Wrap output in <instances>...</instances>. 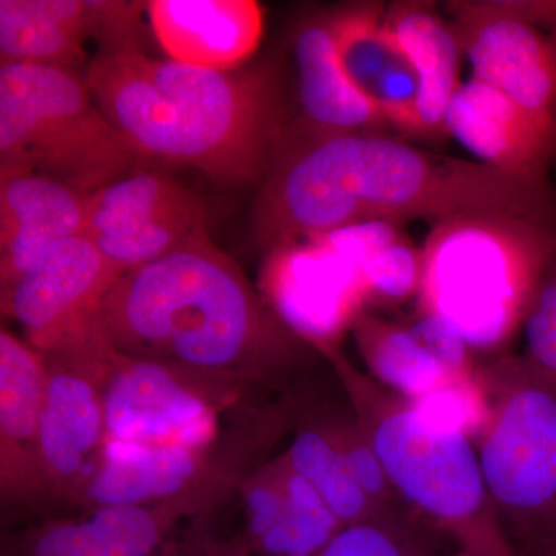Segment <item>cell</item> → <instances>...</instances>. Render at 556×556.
Returning a JSON list of instances; mask_svg holds the SVG:
<instances>
[{
	"label": "cell",
	"mask_w": 556,
	"mask_h": 556,
	"mask_svg": "<svg viewBox=\"0 0 556 556\" xmlns=\"http://www.w3.org/2000/svg\"><path fill=\"white\" fill-rule=\"evenodd\" d=\"M486 490L538 540L556 530V386L530 367L479 450Z\"/></svg>",
	"instance_id": "cell-11"
},
{
	"label": "cell",
	"mask_w": 556,
	"mask_h": 556,
	"mask_svg": "<svg viewBox=\"0 0 556 556\" xmlns=\"http://www.w3.org/2000/svg\"><path fill=\"white\" fill-rule=\"evenodd\" d=\"M367 417L368 442L390 484L448 530L471 556H517L493 517L479 456L468 434L431 426L412 404L376 412L350 393Z\"/></svg>",
	"instance_id": "cell-6"
},
{
	"label": "cell",
	"mask_w": 556,
	"mask_h": 556,
	"mask_svg": "<svg viewBox=\"0 0 556 556\" xmlns=\"http://www.w3.org/2000/svg\"><path fill=\"white\" fill-rule=\"evenodd\" d=\"M327 430L338 444L351 473L364 490L365 495L372 503L386 495L388 486L391 485L390 479H388L386 468L380 463L371 444L365 441L357 430H351L348 427H331Z\"/></svg>",
	"instance_id": "cell-30"
},
{
	"label": "cell",
	"mask_w": 556,
	"mask_h": 556,
	"mask_svg": "<svg viewBox=\"0 0 556 556\" xmlns=\"http://www.w3.org/2000/svg\"><path fill=\"white\" fill-rule=\"evenodd\" d=\"M47 361L9 328L0 329V503L3 529L46 517L40 424Z\"/></svg>",
	"instance_id": "cell-17"
},
{
	"label": "cell",
	"mask_w": 556,
	"mask_h": 556,
	"mask_svg": "<svg viewBox=\"0 0 556 556\" xmlns=\"http://www.w3.org/2000/svg\"><path fill=\"white\" fill-rule=\"evenodd\" d=\"M288 422L283 405L257 407L248 404L232 416L214 444L170 447L105 444L100 466L75 514L109 506L153 503L177 495L211 477L230 457L258 439L281 433Z\"/></svg>",
	"instance_id": "cell-13"
},
{
	"label": "cell",
	"mask_w": 556,
	"mask_h": 556,
	"mask_svg": "<svg viewBox=\"0 0 556 556\" xmlns=\"http://www.w3.org/2000/svg\"><path fill=\"white\" fill-rule=\"evenodd\" d=\"M379 3H354L329 14L332 38L343 72L362 97L404 134L417 137L415 68L383 24Z\"/></svg>",
	"instance_id": "cell-21"
},
{
	"label": "cell",
	"mask_w": 556,
	"mask_h": 556,
	"mask_svg": "<svg viewBox=\"0 0 556 556\" xmlns=\"http://www.w3.org/2000/svg\"><path fill=\"white\" fill-rule=\"evenodd\" d=\"M84 76L146 159L193 167L219 185H262L287 138L283 79L270 64L211 70L121 49L98 54Z\"/></svg>",
	"instance_id": "cell-3"
},
{
	"label": "cell",
	"mask_w": 556,
	"mask_h": 556,
	"mask_svg": "<svg viewBox=\"0 0 556 556\" xmlns=\"http://www.w3.org/2000/svg\"><path fill=\"white\" fill-rule=\"evenodd\" d=\"M102 113L86 76L0 65V174H36L90 195L152 166Z\"/></svg>",
	"instance_id": "cell-5"
},
{
	"label": "cell",
	"mask_w": 556,
	"mask_h": 556,
	"mask_svg": "<svg viewBox=\"0 0 556 556\" xmlns=\"http://www.w3.org/2000/svg\"><path fill=\"white\" fill-rule=\"evenodd\" d=\"M87 197L36 174H0V292L62 241L84 236Z\"/></svg>",
	"instance_id": "cell-20"
},
{
	"label": "cell",
	"mask_w": 556,
	"mask_h": 556,
	"mask_svg": "<svg viewBox=\"0 0 556 556\" xmlns=\"http://www.w3.org/2000/svg\"><path fill=\"white\" fill-rule=\"evenodd\" d=\"M456 556H471V555H468V554H467V552H464V551H463V552H460V554H459V555H456Z\"/></svg>",
	"instance_id": "cell-33"
},
{
	"label": "cell",
	"mask_w": 556,
	"mask_h": 556,
	"mask_svg": "<svg viewBox=\"0 0 556 556\" xmlns=\"http://www.w3.org/2000/svg\"><path fill=\"white\" fill-rule=\"evenodd\" d=\"M448 10L473 78L556 129V2L463 0Z\"/></svg>",
	"instance_id": "cell-9"
},
{
	"label": "cell",
	"mask_w": 556,
	"mask_h": 556,
	"mask_svg": "<svg viewBox=\"0 0 556 556\" xmlns=\"http://www.w3.org/2000/svg\"><path fill=\"white\" fill-rule=\"evenodd\" d=\"M100 343V342H98ZM105 348V346H104ZM249 393L160 362L105 348V444L131 447L214 444Z\"/></svg>",
	"instance_id": "cell-8"
},
{
	"label": "cell",
	"mask_w": 556,
	"mask_h": 556,
	"mask_svg": "<svg viewBox=\"0 0 556 556\" xmlns=\"http://www.w3.org/2000/svg\"><path fill=\"white\" fill-rule=\"evenodd\" d=\"M383 24L407 54L419 83L417 137H447L445 115L463 84V50L455 27L442 20L434 7L424 2L393 3L383 13Z\"/></svg>",
	"instance_id": "cell-24"
},
{
	"label": "cell",
	"mask_w": 556,
	"mask_h": 556,
	"mask_svg": "<svg viewBox=\"0 0 556 556\" xmlns=\"http://www.w3.org/2000/svg\"><path fill=\"white\" fill-rule=\"evenodd\" d=\"M313 239L353 263L364 276L369 295L397 302L420 287L422 252L405 236L402 225L358 223Z\"/></svg>",
	"instance_id": "cell-25"
},
{
	"label": "cell",
	"mask_w": 556,
	"mask_h": 556,
	"mask_svg": "<svg viewBox=\"0 0 556 556\" xmlns=\"http://www.w3.org/2000/svg\"><path fill=\"white\" fill-rule=\"evenodd\" d=\"M302 115L289 129L313 137L371 134L387 126L375 105L350 83L336 50L329 16L299 25L294 36Z\"/></svg>",
	"instance_id": "cell-23"
},
{
	"label": "cell",
	"mask_w": 556,
	"mask_h": 556,
	"mask_svg": "<svg viewBox=\"0 0 556 556\" xmlns=\"http://www.w3.org/2000/svg\"><path fill=\"white\" fill-rule=\"evenodd\" d=\"M420 252L424 314L485 350L526 320L554 266L556 233L536 215H464L434 225Z\"/></svg>",
	"instance_id": "cell-4"
},
{
	"label": "cell",
	"mask_w": 556,
	"mask_h": 556,
	"mask_svg": "<svg viewBox=\"0 0 556 556\" xmlns=\"http://www.w3.org/2000/svg\"><path fill=\"white\" fill-rule=\"evenodd\" d=\"M172 556H254L243 533H222L217 526L193 538Z\"/></svg>",
	"instance_id": "cell-32"
},
{
	"label": "cell",
	"mask_w": 556,
	"mask_h": 556,
	"mask_svg": "<svg viewBox=\"0 0 556 556\" xmlns=\"http://www.w3.org/2000/svg\"><path fill=\"white\" fill-rule=\"evenodd\" d=\"M252 554L313 556L345 527L285 456L263 460L239 486Z\"/></svg>",
	"instance_id": "cell-18"
},
{
	"label": "cell",
	"mask_w": 556,
	"mask_h": 556,
	"mask_svg": "<svg viewBox=\"0 0 556 556\" xmlns=\"http://www.w3.org/2000/svg\"><path fill=\"white\" fill-rule=\"evenodd\" d=\"M142 9L146 3L109 0H0V65L78 72L91 64L89 40L100 43V53L141 49Z\"/></svg>",
	"instance_id": "cell-15"
},
{
	"label": "cell",
	"mask_w": 556,
	"mask_h": 556,
	"mask_svg": "<svg viewBox=\"0 0 556 556\" xmlns=\"http://www.w3.org/2000/svg\"><path fill=\"white\" fill-rule=\"evenodd\" d=\"M477 214L546 217L544 186L481 161L450 159L371 134L288 130L260 185L252 233L263 251L368 222L404 226Z\"/></svg>",
	"instance_id": "cell-1"
},
{
	"label": "cell",
	"mask_w": 556,
	"mask_h": 556,
	"mask_svg": "<svg viewBox=\"0 0 556 556\" xmlns=\"http://www.w3.org/2000/svg\"><path fill=\"white\" fill-rule=\"evenodd\" d=\"M262 281L270 308L320 350L354 327L369 298L361 270L316 239L266 251Z\"/></svg>",
	"instance_id": "cell-16"
},
{
	"label": "cell",
	"mask_w": 556,
	"mask_h": 556,
	"mask_svg": "<svg viewBox=\"0 0 556 556\" xmlns=\"http://www.w3.org/2000/svg\"><path fill=\"white\" fill-rule=\"evenodd\" d=\"M283 456L317 490L343 527L368 521L372 501L357 484L328 430L303 427Z\"/></svg>",
	"instance_id": "cell-27"
},
{
	"label": "cell",
	"mask_w": 556,
	"mask_h": 556,
	"mask_svg": "<svg viewBox=\"0 0 556 556\" xmlns=\"http://www.w3.org/2000/svg\"><path fill=\"white\" fill-rule=\"evenodd\" d=\"M313 556H408L396 536L372 522L348 526Z\"/></svg>",
	"instance_id": "cell-31"
},
{
	"label": "cell",
	"mask_w": 556,
	"mask_h": 556,
	"mask_svg": "<svg viewBox=\"0 0 556 556\" xmlns=\"http://www.w3.org/2000/svg\"><path fill=\"white\" fill-rule=\"evenodd\" d=\"M413 408L431 426L459 430L468 434L481 422V405L466 379H455L430 391L426 396L409 401Z\"/></svg>",
	"instance_id": "cell-29"
},
{
	"label": "cell",
	"mask_w": 556,
	"mask_h": 556,
	"mask_svg": "<svg viewBox=\"0 0 556 556\" xmlns=\"http://www.w3.org/2000/svg\"><path fill=\"white\" fill-rule=\"evenodd\" d=\"M532 368L556 386V270H548L526 317Z\"/></svg>",
	"instance_id": "cell-28"
},
{
	"label": "cell",
	"mask_w": 556,
	"mask_h": 556,
	"mask_svg": "<svg viewBox=\"0 0 556 556\" xmlns=\"http://www.w3.org/2000/svg\"><path fill=\"white\" fill-rule=\"evenodd\" d=\"M273 439L248 445L185 492L146 504L79 511L3 530L0 556H172L215 527Z\"/></svg>",
	"instance_id": "cell-7"
},
{
	"label": "cell",
	"mask_w": 556,
	"mask_h": 556,
	"mask_svg": "<svg viewBox=\"0 0 556 556\" xmlns=\"http://www.w3.org/2000/svg\"><path fill=\"white\" fill-rule=\"evenodd\" d=\"M445 129L486 166L544 186L556 152V129L481 80L460 84L445 115Z\"/></svg>",
	"instance_id": "cell-19"
},
{
	"label": "cell",
	"mask_w": 556,
	"mask_h": 556,
	"mask_svg": "<svg viewBox=\"0 0 556 556\" xmlns=\"http://www.w3.org/2000/svg\"><path fill=\"white\" fill-rule=\"evenodd\" d=\"M204 201L174 175L142 167L87 197L84 236L121 276L208 236Z\"/></svg>",
	"instance_id": "cell-12"
},
{
	"label": "cell",
	"mask_w": 556,
	"mask_h": 556,
	"mask_svg": "<svg viewBox=\"0 0 556 556\" xmlns=\"http://www.w3.org/2000/svg\"><path fill=\"white\" fill-rule=\"evenodd\" d=\"M358 346L376 378L409 401L460 379L450 375L412 328L394 327L371 317L354 324Z\"/></svg>",
	"instance_id": "cell-26"
},
{
	"label": "cell",
	"mask_w": 556,
	"mask_h": 556,
	"mask_svg": "<svg viewBox=\"0 0 556 556\" xmlns=\"http://www.w3.org/2000/svg\"><path fill=\"white\" fill-rule=\"evenodd\" d=\"M146 11L169 60L211 70H237L257 51L265 14L254 0H152Z\"/></svg>",
	"instance_id": "cell-22"
},
{
	"label": "cell",
	"mask_w": 556,
	"mask_h": 556,
	"mask_svg": "<svg viewBox=\"0 0 556 556\" xmlns=\"http://www.w3.org/2000/svg\"><path fill=\"white\" fill-rule=\"evenodd\" d=\"M91 336L119 356L174 365L249 394L288 371L303 340L211 236L121 276Z\"/></svg>",
	"instance_id": "cell-2"
},
{
	"label": "cell",
	"mask_w": 556,
	"mask_h": 556,
	"mask_svg": "<svg viewBox=\"0 0 556 556\" xmlns=\"http://www.w3.org/2000/svg\"><path fill=\"white\" fill-rule=\"evenodd\" d=\"M121 274L86 236L62 241L7 291L2 316L42 354L87 342L94 317Z\"/></svg>",
	"instance_id": "cell-14"
},
{
	"label": "cell",
	"mask_w": 556,
	"mask_h": 556,
	"mask_svg": "<svg viewBox=\"0 0 556 556\" xmlns=\"http://www.w3.org/2000/svg\"><path fill=\"white\" fill-rule=\"evenodd\" d=\"M43 356L47 387L39 450L46 493L43 519H49L78 510L104 453L105 348L90 336L80 345Z\"/></svg>",
	"instance_id": "cell-10"
}]
</instances>
